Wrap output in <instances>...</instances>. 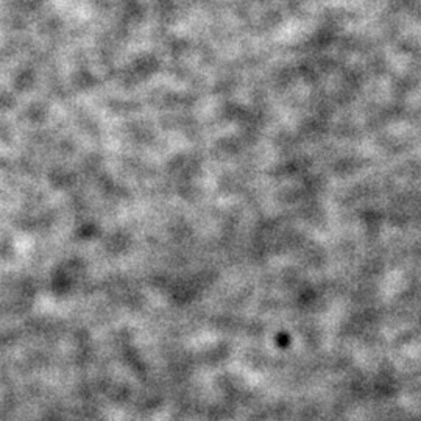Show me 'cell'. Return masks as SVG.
Wrapping results in <instances>:
<instances>
[{"label":"cell","instance_id":"cell-1","mask_svg":"<svg viewBox=\"0 0 421 421\" xmlns=\"http://www.w3.org/2000/svg\"><path fill=\"white\" fill-rule=\"evenodd\" d=\"M278 337H280V339H278V342L283 343V345H287V342H289V340L286 339L287 336H284V334H283V336H278Z\"/></svg>","mask_w":421,"mask_h":421}]
</instances>
